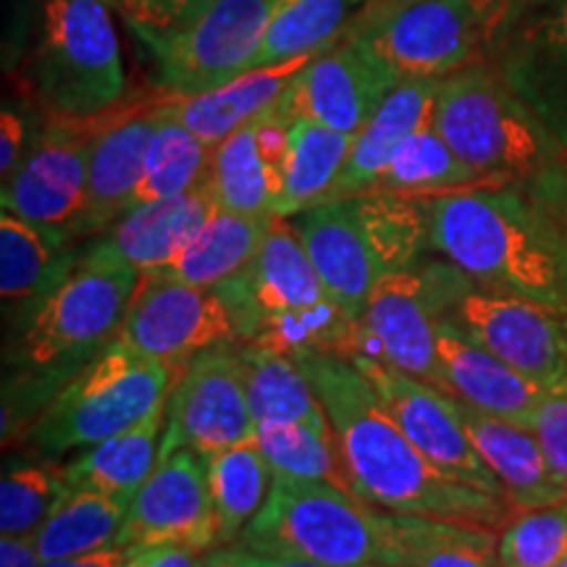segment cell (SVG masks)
Returning <instances> with one entry per match:
<instances>
[{
    "label": "cell",
    "instance_id": "cell-1",
    "mask_svg": "<svg viewBox=\"0 0 567 567\" xmlns=\"http://www.w3.org/2000/svg\"><path fill=\"white\" fill-rule=\"evenodd\" d=\"M329 415L352 486L368 505L400 515L505 528L513 502L488 494L431 463L375 396L360 368L337 354L295 358Z\"/></svg>",
    "mask_w": 567,
    "mask_h": 567
},
{
    "label": "cell",
    "instance_id": "cell-2",
    "mask_svg": "<svg viewBox=\"0 0 567 567\" xmlns=\"http://www.w3.org/2000/svg\"><path fill=\"white\" fill-rule=\"evenodd\" d=\"M140 271L103 239L32 305L11 352L3 389V444L24 439L34 417L118 339Z\"/></svg>",
    "mask_w": 567,
    "mask_h": 567
},
{
    "label": "cell",
    "instance_id": "cell-3",
    "mask_svg": "<svg viewBox=\"0 0 567 567\" xmlns=\"http://www.w3.org/2000/svg\"><path fill=\"white\" fill-rule=\"evenodd\" d=\"M431 250L492 292L567 313V239L520 184L429 195Z\"/></svg>",
    "mask_w": 567,
    "mask_h": 567
},
{
    "label": "cell",
    "instance_id": "cell-4",
    "mask_svg": "<svg viewBox=\"0 0 567 567\" xmlns=\"http://www.w3.org/2000/svg\"><path fill=\"white\" fill-rule=\"evenodd\" d=\"M216 289L231 313L237 342H260L292 358L352 360L360 352V321L326 289L289 218L276 216L252 264Z\"/></svg>",
    "mask_w": 567,
    "mask_h": 567
},
{
    "label": "cell",
    "instance_id": "cell-5",
    "mask_svg": "<svg viewBox=\"0 0 567 567\" xmlns=\"http://www.w3.org/2000/svg\"><path fill=\"white\" fill-rule=\"evenodd\" d=\"M434 130L492 187H530L567 158L555 134L515 95L492 61L444 76Z\"/></svg>",
    "mask_w": 567,
    "mask_h": 567
},
{
    "label": "cell",
    "instance_id": "cell-6",
    "mask_svg": "<svg viewBox=\"0 0 567 567\" xmlns=\"http://www.w3.org/2000/svg\"><path fill=\"white\" fill-rule=\"evenodd\" d=\"M237 547L331 567H400L386 513L321 481L274 476Z\"/></svg>",
    "mask_w": 567,
    "mask_h": 567
},
{
    "label": "cell",
    "instance_id": "cell-7",
    "mask_svg": "<svg viewBox=\"0 0 567 567\" xmlns=\"http://www.w3.org/2000/svg\"><path fill=\"white\" fill-rule=\"evenodd\" d=\"M182 368L155 363L122 342L82 368L27 429L34 457L59 460L124 434L168 405Z\"/></svg>",
    "mask_w": 567,
    "mask_h": 567
},
{
    "label": "cell",
    "instance_id": "cell-8",
    "mask_svg": "<svg viewBox=\"0 0 567 567\" xmlns=\"http://www.w3.org/2000/svg\"><path fill=\"white\" fill-rule=\"evenodd\" d=\"M32 92L48 116L90 118L124 101V63L109 0H45Z\"/></svg>",
    "mask_w": 567,
    "mask_h": 567
},
{
    "label": "cell",
    "instance_id": "cell-9",
    "mask_svg": "<svg viewBox=\"0 0 567 567\" xmlns=\"http://www.w3.org/2000/svg\"><path fill=\"white\" fill-rule=\"evenodd\" d=\"M396 80H444L488 61L471 0H368L344 27Z\"/></svg>",
    "mask_w": 567,
    "mask_h": 567
},
{
    "label": "cell",
    "instance_id": "cell-10",
    "mask_svg": "<svg viewBox=\"0 0 567 567\" xmlns=\"http://www.w3.org/2000/svg\"><path fill=\"white\" fill-rule=\"evenodd\" d=\"M457 268V266H455ZM444 321L551 394H567V313L478 287L457 268Z\"/></svg>",
    "mask_w": 567,
    "mask_h": 567
},
{
    "label": "cell",
    "instance_id": "cell-11",
    "mask_svg": "<svg viewBox=\"0 0 567 567\" xmlns=\"http://www.w3.org/2000/svg\"><path fill=\"white\" fill-rule=\"evenodd\" d=\"M455 279L457 268L450 260L381 276L360 318V352L354 358L384 360L442 389L436 334Z\"/></svg>",
    "mask_w": 567,
    "mask_h": 567
},
{
    "label": "cell",
    "instance_id": "cell-12",
    "mask_svg": "<svg viewBox=\"0 0 567 567\" xmlns=\"http://www.w3.org/2000/svg\"><path fill=\"white\" fill-rule=\"evenodd\" d=\"M279 3L213 0L200 17L153 51L158 59V90L168 97H189L252 71Z\"/></svg>",
    "mask_w": 567,
    "mask_h": 567
},
{
    "label": "cell",
    "instance_id": "cell-13",
    "mask_svg": "<svg viewBox=\"0 0 567 567\" xmlns=\"http://www.w3.org/2000/svg\"><path fill=\"white\" fill-rule=\"evenodd\" d=\"M116 342L142 358L184 368L210 347L237 342L229 308L216 287L158 271H140Z\"/></svg>",
    "mask_w": 567,
    "mask_h": 567
},
{
    "label": "cell",
    "instance_id": "cell-14",
    "mask_svg": "<svg viewBox=\"0 0 567 567\" xmlns=\"http://www.w3.org/2000/svg\"><path fill=\"white\" fill-rule=\"evenodd\" d=\"M105 118L109 111L90 118L48 116L24 161L3 182V210L74 239L87 205L92 140L105 126Z\"/></svg>",
    "mask_w": 567,
    "mask_h": 567
},
{
    "label": "cell",
    "instance_id": "cell-15",
    "mask_svg": "<svg viewBox=\"0 0 567 567\" xmlns=\"http://www.w3.org/2000/svg\"><path fill=\"white\" fill-rule=\"evenodd\" d=\"M255 436L237 342L210 347L182 368L163 421L161 460L176 450L200 455Z\"/></svg>",
    "mask_w": 567,
    "mask_h": 567
},
{
    "label": "cell",
    "instance_id": "cell-16",
    "mask_svg": "<svg viewBox=\"0 0 567 567\" xmlns=\"http://www.w3.org/2000/svg\"><path fill=\"white\" fill-rule=\"evenodd\" d=\"M352 363L373 386L386 413L439 471L507 499L502 481L467 436L455 396L384 360L352 358Z\"/></svg>",
    "mask_w": 567,
    "mask_h": 567
},
{
    "label": "cell",
    "instance_id": "cell-17",
    "mask_svg": "<svg viewBox=\"0 0 567 567\" xmlns=\"http://www.w3.org/2000/svg\"><path fill=\"white\" fill-rule=\"evenodd\" d=\"M116 544H182L195 551L216 549L218 523L208 457L195 450H176L174 455L163 457L134 494Z\"/></svg>",
    "mask_w": 567,
    "mask_h": 567
},
{
    "label": "cell",
    "instance_id": "cell-18",
    "mask_svg": "<svg viewBox=\"0 0 567 567\" xmlns=\"http://www.w3.org/2000/svg\"><path fill=\"white\" fill-rule=\"evenodd\" d=\"M396 82L384 63L342 32L300 71L281 103L292 118L360 134Z\"/></svg>",
    "mask_w": 567,
    "mask_h": 567
},
{
    "label": "cell",
    "instance_id": "cell-19",
    "mask_svg": "<svg viewBox=\"0 0 567 567\" xmlns=\"http://www.w3.org/2000/svg\"><path fill=\"white\" fill-rule=\"evenodd\" d=\"M488 61L567 151V0L530 9Z\"/></svg>",
    "mask_w": 567,
    "mask_h": 567
},
{
    "label": "cell",
    "instance_id": "cell-20",
    "mask_svg": "<svg viewBox=\"0 0 567 567\" xmlns=\"http://www.w3.org/2000/svg\"><path fill=\"white\" fill-rule=\"evenodd\" d=\"M166 101L161 90L151 97L116 103L109 109L105 126L92 140L87 168V205L74 229V239L97 237L130 210L134 189L145 172L158 109Z\"/></svg>",
    "mask_w": 567,
    "mask_h": 567
},
{
    "label": "cell",
    "instance_id": "cell-21",
    "mask_svg": "<svg viewBox=\"0 0 567 567\" xmlns=\"http://www.w3.org/2000/svg\"><path fill=\"white\" fill-rule=\"evenodd\" d=\"M289 224L326 289L347 316L360 321L381 271L354 208V197L326 200L297 213Z\"/></svg>",
    "mask_w": 567,
    "mask_h": 567
},
{
    "label": "cell",
    "instance_id": "cell-22",
    "mask_svg": "<svg viewBox=\"0 0 567 567\" xmlns=\"http://www.w3.org/2000/svg\"><path fill=\"white\" fill-rule=\"evenodd\" d=\"M436 339L442 389L446 394L530 431L536 410L547 394L544 389L530 384L526 375L473 342L452 323H439Z\"/></svg>",
    "mask_w": 567,
    "mask_h": 567
},
{
    "label": "cell",
    "instance_id": "cell-23",
    "mask_svg": "<svg viewBox=\"0 0 567 567\" xmlns=\"http://www.w3.org/2000/svg\"><path fill=\"white\" fill-rule=\"evenodd\" d=\"M439 84L442 80H400L389 90L384 103L375 109L371 122L354 137L342 174L329 200L371 193L384 176L389 161L408 137L434 124Z\"/></svg>",
    "mask_w": 567,
    "mask_h": 567
},
{
    "label": "cell",
    "instance_id": "cell-24",
    "mask_svg": "<svg viewBox=\"0 0 567 567\" xmlns=\"http://www.w3.org/2000/svg\"><path fill=\"white\" fill-rule=\"evenodd\" d=\"M318 53L321 51L276 63V66L252 69L224 87L200 92V95L166 97L163 111L182 122L189 132H195L203 142H208L210 147H216L229 134L258 118L260 113L274 109Z\"/></svg>",
    "mask_w": 567,
    "mask_h": 567
},
{
    "label": "cell",
    "instance_id": "cell-25",
    "mask_svg": "<svg viewBox=\"0 0 567 567\" xmlns=\"http://www.w3.org/2000/svg\"><path fill=\"white\" fill-rule=\"evenodd\" d=\"M216 210L218 203L210 184L205 182L189 193L126 210L111 229L103 231V243L130 260L137 271H158L179 258Z\"/></svg>",
    "mask_w": 567,
    "mask_h": 567
},
{
    "label": "cell",
    "instance_id": "cell-26",
    "mask_svg": "<svg viewBox=\"0 0 567 567\" xmlns=\"http://www.w3.org/2000/svg\"><path fill=\"white\" fill-rule=\"evenodd\" d=\"M455 402L467 436L496 473V478L502 481L507 499L513 502L517 513L549 507L567 499V488L551 476L534 431L488 415L463 400Z\"/></svg>",
    "mask_w": 567,
    "mask_h": 567
},
{
    "label": "cell",
    "instance_id": "cell-27",
    "mask_svg": "<svg viewBox=\"0 0 567 567\" xmlns=\"http://www.w3.org/2000/svg\"><path fill=\"white\" fill-rule=\"evenodd\" d=\"M252 423H300L334 436L313 384L292 354L260 342H237Z\"/></svg>",
    "mask_w": 567,
    "mask_h": 567
},
{
    "label": "cell",
    "instance_id": "cell-28",
    "mask_svg": "<svg viewBox=\"0 0 567 567\" xmlns=\"http://www.w3.org/2000/svg\"><path fill=\"white\" fill-rule=\"evenodd\" d=\"M69 234L45 229L3 210L0 216V297L3 302L38 305L76 266Z\"/></svg>",
    "mask_w": 567,
    "mask_h": 567
},
{
    "label": "cell",
    "instance_id": "cell-29",
    "mask_svg": "<svg viewBox=\"0 0 567 567\" xmlns=\"http://www.w3.org/2000/svg\"><path fill=\"white\" fill-rule=\"evenodd\" d=\"M287 174L268 161L255 132V118L213 151L210 193L218 208L243 216H276Z\"/></svg>",
    "mask_w": 567,
    "mask_h": 567
},
{
    "label": "cell",
    "instance_id": "cell-30",
    "mask_svg": "<svg viewBox=\"0 0 567 567\" xmlns=\"http://www.w3.org/2000/svg\"><path fill=\"white\" fill-rule=\"evenodd\" d=\"M274 221L276 216H243L218 208L166 271L195 287H218L252 264Z\"/></svg>",
    "mask_w": 567,
    "mask_h": 567
},
{
    "label": "cell",
    "instance_id": "cell-31",
    "mask_svg": "<svg viewBox=\"0 0 567 567\" xmlns=\"http://www.w3.org/2000/svg\"><path fill=\"white\" fill-rule=\"evenodd\" d=\"M163 421H166V408L124 434L87 446L80 457L63 465L71 488H92V492L134 499L137 488L161 463L158 431Z\"/></svg>",
    "mask_w": 567,
    "mask_h": 567
},
{
    "label": "cell",
    "instance_id": "cell-32",
    "mask_svg": "<svg viewBox=\"0 0 567 567\" xmlns=\"http://www.w3.org/2000/svg\"><path fill=\"white\" fill-rule=\"evenodd\" d=\"M400 567H499L494 528L425 515L386 513Z\"/></svg>",
    "mask_w": 567,
    "mask_h": 567
},
{
    "label": "cell",
    "instance_id": "cell-33",
    "mask_svg": "<svg viewBox=\"0 0 567 567\" xmlns=\"http://www.w3.org/2000/svg\"><path fill=\"white\" fill-rule=\"evenodd\" d=\"M130 496L71 488L51 517L42 523L38 534L32 536L42 563L113 547L126 520V513H130Z\"/></svg>",
    "mask_w": 567,
    "mask_h": 567
},
{
    "label": "cell",
    "instance_id": "cell-34",
    "mask_svg": "<svg viewBox=\"0 0 567 567\" xmlns=\"http://www.w3.org/2000/svg\"><path fill=\"white\" fill-rule=\"evenodd\" d=\"M358 134H344L310 118L292 122V151L276 216L292 218L329 200Z\"/></svg>",
    "mask_w": 567,
    "mask_h": 567
},
{
    "label": "cell",
    "instance_id": "cell-35",
    "mask_svg": "<svg viewBox=\"0 0 567 567\" xmlns=\"http://www.w3.org/2000/svg\"><path fill=\"white\" fill-rule=\"evenodd\" d=\"M352 197L381 276L421 266L423 252L431 250L425 197L405 193H363Z\"/></svg>",
    "mask_w": 567,
    "mask_h": 567
},
{
    "label": "cell",
    "instance_id": "cell-36",
    "mask_svg": "<svg viewBox=\"0 0 567 567\" xmlns=\"http://www.w3.org/2000/svg\"><path fill=\"white\" fill-rule=\"evenodd\" d=\"M208 478L216 507L218 547H229L237 544L243 530L264 507L274 481L271 465L266 463L252 436L208 455Z\"/></svg>",
    "mask_w": 567,
    "mask_h": 567
},
{
    "label": "cell",
    "instance_id": "cell-37",
    "mask_svg": "<svg viewBox=\"0 0 567 567\" xmlns=\"http://www.w3.org/2000/svg\"><path fill=\"white\" fill-rule=\"evenodd\" d=\"M213 151H216V147H210L208 142H203L182 122L168 116L161 105L158 122H155L151 145H147L145 172H142L140 187L134 189L130 210L137 208V205H147L189 193V189L208 182Z\"/></svg>",
    "mask_w": 567,
    "mask_h": 567
},
{
    "label": "cell",
    "instance_id": "cell-38",
    "mask_svg": "<svg viewBox=\"0 0 567 567\" xmlns=\"http://www.w3.org/2000/svg\"><path fill=\"white\" fill-rule=\"evenodd\" d=\"M471 187H492L457 158L446 140L434 130V124L417 130L396 147L384 176L371 193H405V195H444Z\"/></svg>",
    "mask_w": 567,
    "mask_h": 567
},
{
    "label": "cell",
    "instance_id": "cell-39",
    "mask_svg": "<svg viewBox=\"0 0 567 567\" xmlns=\"http://www.w3.org/2000/svg\"><path fill=\"white\" fill-rule=\"evenodd\" d=\"M365 3L368 0H281L252 69L323 51Z\"/></svg>",
    "mask_w": 567,
    "mask_h": 567
},
{
    "label": "cell",
    "instance_id": "cell-40",
    "mask_svg": "<svg viewBox=\"0 0 567 567\" xmlns=\"http://www.w3.org/2000/svg\"><path fill=\"white\" fill-rule=\"evenodd\" d=\"M255 442L271 465L274 476L295 481H321L342 492L358 494L350 471L339 452L337 436H321L300 423H260L255 425Z\"/></svg>",
    "mask_w": 567,
    "mask_h": 567
},
{
    "label": "cell",
    "instance_id": "cell-41",
    "mask_svg": "<svg viewBox=\"0 0 567 567\" xmlns=\"http://www.w3.org/2000/svg\"><path fill=\"white\" fill-rule=\"evenodd\" d=\"M71 492L63 467L42 457H11L0 481V534L34 536Z\"/></svg>",
    "mask_w": 567,
    "mask_h": 567
},
{
    "label": "cell",
    "instance_id": "cell-42",
    "mask_svg": "<svg viewBox=\"0 0 567 567\" xmlns=\"http://www.w3.org/2000/svg\"><path fill=\"white\" fill-rule=\"evenodd\" d=\"M499 567H559L567 563V499L517 513L502 528Z\"/></svg>",
    "mask_w": 567,
    "mask_h": 567
},
{
    "label": "cell",
    "instance_id": "cell-43",
    "mask_svg": "<svg viewBox=\"0 0 567 567\" xmlns=\"http://www.w3.org/2000/svg\"><path fill=\"white\" fill-rule=\"evenodd\" d=\"M210 3L213 0H116V9L130 30L155 51L200 17Z\"/></svg>",
    "mask_w": 567,
    "mask_h": 567
},
{
    "label": "cell",
    "instance_id": "cell-44",
    "mask_svg": "<svg viewBox=\"0 0 567 567\" xmlns=\"http://www.w3.org/2000/svg\"><path fill=\"white\" fill-rule=\"evenodd\" d=\"M551 476L567 488V394H544L530 423Z\"/></svg>",
    "mask_w": 567,
    "mask_h": 567
},
{
    "label": "cell",
    "instance_id": "cell-45",
    "mask_svg": "<svg viewBox=\"0 0 567 567\" xmlns=\"http://www.w3.org/2000/svg\"><path fill=\"white\" fill-rule=\"evenodd\" d=\"M471 3L478 13L481 27H484L486 48L488 55H492L517 21L526 17L530 9L542 6L544 0H471Z\"/></svg>",
    "mask_w": 567,
    "mask_h": 567
},
{
    "label": "cell",
    "instance_id": "cell-46",
    "mask_svg": "<svg viewBox=\"0 0 567 567\" xmlns=\"http://www.w3.org/2000/svg\"><path fill=\"white\" fill-rule=\"evenodd\" d=\"M30 145L32 140L30 130H27V122L21 118L19 111L6 105L3 116H0V176H3V182L17 172V166L24 161Z\"/></svg>",
    "mask_w": 567,
    "mask_h": 567
},
{
    "label": "cell",
    "instance_id": "cell-47",
    "mask_svg": "<svg viewBox=\"0 0 567 567\" xmlns=\"http://www.w3.org/2000/svg\"><path fill=\"white\" fill-rule=\"evenodd\" d=\"M203 555L182 544H140L130 547L124 567H200Z\"/></svg>",
    "mask_w": 567,
    "mask_h": 567
},
{
    "label": "cell",
    "instance_id": "cell-48",
    "mask_svg": "<svg viewBox=\"0 0 567 567\" xmlns=\"http://www.w3.org/2000/svg\"><path fill=\"white\" fill-rule=\"evenodd\" d=\"M526 189L549 210V216L555 218L567 239V158L559 163L555 172L542 176V179Z\"/></svg>",
    "mask_w": 567,
    "mask_h": 567
},
{
    "label": "cell",
    "instance_id": "cell-49",
    "mask_svg": "<svg viewBox=\"0 0 567 567\" xmlns=\"http://www.w3.org/2000/svg\"><path fill=\"white\" fill-rule=\"evenodd\" d=\"M126 555H130V547H118V544H113V547L87 551V555L45 559L40 567H124Z\"/></svg>",
    "mask_w": 567,
    "mask_h": 567
},
{
    "label": "cell",
    "instance_id": "cell-50",
    "mask_svg": "<svg viewBox=\"0 0 567 567\" xmlns=\"http://www.w3.org/2000/svg\"><path fill=\"white\" fill-rule=\"evenodd\" d=\"M42 557L32 536L0 538V567H40Z\"/></svg>",
    "mask_w": 567,
    "mask_h": 567
},
{
    "label": "cell",
    "instance_id": "cell-51",
    "mask_svg": "<svg viewBox=\"0 0 567 567\" xmlns=\"http://www.w3.org/2000/svg\"><path fill=\"white\" fill-rule=\"evenodd\" d=\"M237 555L239 565L243 567H331L321 563H310V559H295V557H276V555H264V551H252L245 547H237V544H229Z\"/></svg>",
    "mask_w": 567,
    "mask_h": 567
},
{
    "label": "cell",
    "instance_id": "cell-52",
    "mask_svg": "<svg viewBox=\"0 0 567 567\" xmlns=\"http://www.w3.org/2000/svg\"><path fill=\"white\" fill-rule=\"evenodd\" d=\"M200 567H243V565H239V559L234 555L231 547H216L205 551L200 559Z\"/></svg>",
    "mask_w": 567,
    "mask_h": 567
},
{
    "label": "cell",
    "instance_id": "cell-53",
    "mask_svg": "<svg viewBox=\"0 0 567 567\" xmlns=\"http://www.w3.org/2000/svg\"><path fill=\"white\" fill-rule=\"evenodd\" d=\"M559 567H567V563H563V565H559Z\"/></svg>",
    "mask_w": 567,
    "mask_h": 567
},
{
    "label": "cell",
    "instance_id": "cell-54",
    "mask_svg": "<svg viewBox=\"0 0 567 567\" xmlns=\"http://www.w3.org/2000/svg\"><path fill=\"white\" fill-rule=\"evenodd\" d=\"M111 3H116V0H111Z\"/></svg>",
    "mask_w": 567,
    "mask_h": 567
}]
</instances>
